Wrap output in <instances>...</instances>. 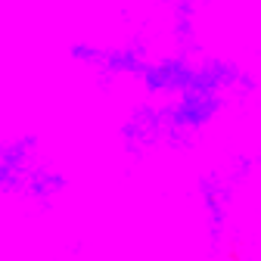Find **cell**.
Masks as SVG:
<instances>
[{
	"label": "cell",
	"instance_id": "cell-1",
	"mask_svg": "<svg viewBox=\"0 0 261 261\" xmlns=\"http://www.w3.org/2000/svg\"><path fill=\"white\" fill-rule=\"evenodd\" d=\"M38 165L41 162L35 159V143L31 140L0 143V196H7V193L28 196V187H31Z\"/></svg>",
	"mask_w": 261,
	"mask_h": 261
}]
</instances>
